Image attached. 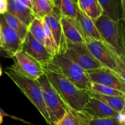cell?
Segmentation results:
<instances>
[{"instance_id":"obj_18","label":"cell","mask_w":125,"mask_h":125,"mask_svg":"<svg viewBox=\"0 0 125 125\" xmlns=\"http://www.w3.org/2000/svg\"><path fill=\"white\" fill-rule=\"evenodd\" d=\"M76 20L78 21L80 26L84 37H88L93 40L107 43L99 32L94 21L83 13L80 9L78 10Z\"/></svg>"},{"instance_id":"obj_26","label":"cell","mask_w":125,"mask_h":125,"mask_svg":"<svg viewBox=\"0 0 125 125\" xmlns=\"http://www.w3.org/2000/svg\"><path fill=\"white\" fill-rule=\"evenodd\" d=\"M44 28H45V42H44V46L46 51L49 54L52 56H55L57 54V48L56 44L55 43L52 35L51 34V31L48 27L47 26L45 23L44 22Z\"/></svg>"},{"instance_id":"obj_10","label":"cell","mask_w":125,"mask_h":125,"mask_svg":"<svg viewBox=\"0 0 125 125\" xmlns=\"http://www.w3.org/2000/svg\"><path fill=\"white\" fill-rule=\"evenodd\" d=\"M88 78L92 83L100 84L125 92V82L115 72L106 67L85 71Z\"/></svg>"},{"instance_id":"obj_4","label":"cell","mask_w":125,"mask_h":125,"mask_svg":"<svg viewBox=\"0 0 125 125\" xmlns=\"http://www.w3.org/2000/svg\"><path fill=\"white\" fill-rule=\"evenodd\" d=\"M37 81L42 91L43 98L50 123L51 125H55L63 117L67 105L54 89L44 73Z\"/></svg>"},{"instance_id":"obj_20","label":"cell","mask_w":125,"mask_h":125,"mask_svg":"<svg viewBox=\"0 0 125 125\" xmlns=\"http://www.w3.org/2000/svg\"><path fill=\"white\" fill-rule=\"evenodd\" d=\"M31 10L35 18H43L56 9L54 0H31Z\"/></svg>"},{"instance_id":"obj_12","label":"cell","mask_w":125,"mask_h":125,"mask_svg":"<svg viewBox=\"0 0 125 125\" xmlns=\"http://www.w3.org/2000/svg\"><path fill=\"white\" fill-rule=\"evenodd\" d=\"M61 18V13L56 7L51 14L43 18V20L50 29L56 43L57 48V54L64 53L67 47V40L62 31Z\"/></svg>"},{"instance_id":"obj_28","label":"cell","mask_w":125,"mask_h":125,"mask_svg":"<svg viewBox=\"0 0 125 125\" xmlns=\"http://www.w3.org/2000/svg\"><path fill=\"white\" fill-rule=\"evenodd\" d=\"M7 0H0V14L7 12Z\"/></svg>"},{"instance_id":"obj_34","label":"cell","mask_w":125,"mask_h":125,"mask_svg":"<svg viewBox=\"0 0 125 125\" xmlns=\"http://www.w3.org/2000/svg\"><path fill=\"white\" fill-rule=\"evenodd\" d=\"M122 1H123V2H125V0H122Z\"/></svg>"},{"instance_id":"obj_25","label":"cell","mask_w":125,"mask_h":125,"mask_svg":"<svg viewBox=\"0 0 125 125\" xmlns=\"http://www.w3.org/2000/svg\"><path fill=\"white\" fill-rule=\"evenodd\" d=\"M90 91L102 95H109V96H125V92L96 83H92Z\"/></svg>"},{"instance_id":"obj_7","label":"cell","mask_w":125,"mask_h":125,"mask_svg":"<svg viewBox=\"0 0 125 125\" xmlns=\"http://www.w3.org/2000/svg\"><path fill=\"white\" fill-rule=\"evenodd\" d=\"M62 54L72 59L85 71L104 67L94 57L85 43H74L67 40L66 50Z\"/></svg>"},{"instance_id":"obj_1","label":"cell","mask_w":125,"mask_h":125,"mask_svg":"<svg viewBox=\"0 0 125 125\" xmlns=\"http://www.w3.org/2000/svg\"><path fill=\"white\" fill-rule=\"evenodd\" d=\"M42 69L50 84L63 102L73 109L83 111L90 97L87 91L79 89L70 81L52 62L43 67Z\"/></svg>"},{"instance_id":"obj_13","label":"cell","mask_w":125,"mask_h":125,"mask_svg":"<svg viewBox=\"0 0 125 125\" xmlns=\"http://www.w3.org/2000/svg\"><path fill=\"white\" fill-rule=\"evenodd\" d=\"M83 111L89 114L93 118H119L121 115L104 103L90 96Z\"/></svg>"},{"instance_id":"obj_30","label":"cell","mask_w":125,"mask_h":125,"mask_svg":"<svg viewBox=\"0 0 125 125\" xmlns=\"http://www.w3.org/2000/svg\"><path fill=\"white\" fill-rule=\"evenodd\" d=\"M3 117H4V112L0 109V125L2 124L3 122Z\"/></svg>"},{"instance_id":"obj_15","label":"cell","mask_w":125,"mask_h":125,"mask_svg":"<svg viewBox=\"0 0 125 125\" xmlns=\"http://www.w3.org/2000/svg\"><path fill=\"white\" fill-rule=\"evenodd\" d=\"M103 9V15L114 21L125 20V2L122 0H98Z\"/></svg>"},{"instance_id":"obj_11","label":"cell","mask_w":125,"mask_h":125,"mask_svg":"<svg viewBox=\"0 0 125 125\" xmlns=\"http://www.w3.org/2000/svg\"><path fill=\"white\" fill-rule=\"evenodd\" d=\"M21 51L34 59L42 67L48 65L53 58L43 45L36 40L29 31L23 41Z\"/></svg>"},{"instance_id":"obj_22","label":"cell","mask_w":125,"mask_h":125,"mask_svg":"<svg viewBox=\"0 0 125 125\" xmlns=\"http://www.w3.org/2000/svg\"><path fill=\"white\" fill-rule=\"evenodd\" d=\"M56 9L62 17L75 19L79 8L74 0H54Z\"/></svg>"},{"instance_id":"obj_3","label":"cell","mask_w":125,"mask_h":125,"mask_svg":"<svg viewBox=\"0 0 125 125\" xmlns=\"http://www.w3.org/2000/svg\"><path fill=\"white\" fill-rule=\"evenodd\" d=\"M4 72L37 109L48 125H51L48 114L44 103L42 91L37 81L23 76L9 67L6 68Z\"/></svg>"},{"instance_id":"obj_17","label":"cell","mask_w":125,"mask_h":125,"mask_svg":"<svg viewBox=\"0 0 125 125\" xmlns=\"http://www.w3.org/2000/svg\"><path fill=\"white\" fill-rule=\"evenodd\" d=\"M92 117L84 111H76L67 106L65 113L55 125H90Z\"/></svg>"},{"instance_id":"obj_21","label":"cell","mask_w":125,"mask_h":125,"mask_svg":"<svg viewBox=\"0 0 125 125\" xmlns=\"http://www.w3.org/2000/svg\"><path fill=\"white\" fill-rule=\"evenodd\" d=\"M78 4L79 9L94 21L103 13L98 0H78Z\"/></svg>"},{"instance_id":"obj_9","label":"cell","mask_w":125,"mask_h":125,"mask_svg":"<svg viewBox=\"0 0 125 125\" xmlns=\"http://www.w3.org/2000/svg\"><path fill=\"white\" fill-rule=\"evenodd\" d=\"M0 54L1 56L12 58L15 54L21 50L23 40L15 31L10 28L0 14Z\"/></svg>"},{"instance_id":"obj_29","label":"cell","mask_w":125,"mask_h":125,"mask_svg":"<svg viewBox=\"0 0 125 125\" xmlns=\"http://www.w3.org/2000/svg\"><path fill=\"white\" fill-rule=\"evenodd\" d=\"M19 1H21L23 4H24L25 6H26L27 7H28L29 8H30L31 9V0H19Z\"/></svg>"},{"instance_id":"obj_19","label":"cell","mask_w":125,"mask_h":125,"mask_svg":"<svg viewBox=\"0 0 125 125\" xmlns=\"http://www.w3.org/2000/svg\"><path fill=\"white\" fill-rule=\"evenodd\" d=\"M87 93L89 96L97 99L99 101L104 103L111 108L115 110L119 114L125 112V96H109L97 94L90 90L87 91Z\"/></svg>"},{"instance_id":"obj_16","label":"cell","mask_w":125,"mask_h":125,"mask_svg":"<svg viewBox=\"0 0 125 125\" xmlns=\"http://www.w3.org/2000/svg\"><path fill=\"white\" fill-rule=\"evenodd\" d=\"M7 12L29 27L35 18L32 10L19 0H7Z\"/></svg>"},{"instance_id":"obj_2","label":"cell","mask_w":125,"mask_h":125,"mask_svg":"<svg viewBox=\"0 0 125 125\" xmlns=\"http://www.w3.org/2000/svg\"><path fill=\"white\" fill-rule=\"evenodd\" d=\"M94 23L104 41L115 50L120 59L125 61V20L114 21L102 15Z\"/></svg>"},{"instance_id":"obj_14","label":"cell","mask_w":125,"mask_h":125,"mask_svg":"<svg viewBox=\"0 0 125 125\" xmlns=\"http://www.w3.org/2000/svg\"><path fill=\"white\" fill-rule=\"evenodd\" d=\"M61 23L63 35L67 41L72 43H84V37L78 21L61 16Z\"/></svg>"},{"instance_id":"obj_27","label":"cell","mask_w":125,"mask_h":125,"mask_svg":"<svg viewBox=\"0 0 125 125\" xmlns=\"http://www.w3.org/2000/svg\"><path fill=\"white\" fill-rule=\"evenodd\" d=\"M90 125H125V123L118 118H93Z\"/></svg>"},{"instance_id":"obj_8","label":"cell","mask_w":125,"mask_h":125,"mask_svg":"<svg viewBox=\"0 0 125 125\" xmlns=\"http://www.w3.org/2000/svg\"><path fill=\"white\" fill-rule=\"evenodd\" d=\"M12 59L14 63L9 67L23 76L37 80L43 74L39 62L23 51H18Z\"/></svg>"},{"instance_id":"obj_32","label":"cell","mask_w":125,"mask_h":125,"mask_svg":"<svg viewBox=\"0 0 125 125\" xmlns=\"http://www.w3.org/2000/svg\"><path fill=\"white\" fill-rule=\"evenodd\" d=\"M0 38H1V26H0Z\"/></svg>"},{"instance_id":"obj_23","label":"cell","mask_w":125,"mask_h":125,"mask_svg":"<svg viewBox=\"0 0 125 125\" xmlns=\"http://www.w3.org/2000/svg\"><path fill=\"white\" fill-rule=\"evenodd\" d=\"M1 15L6 24L10 28L15 31L19 35L20 39L23 41L28 34V27L20 20L9 12H6L1 14Z\"/></svg>"},{"instance_id":"obj_5","label":"cell","mask_w":125,"mask_h":125,"mask_svg":"<svg viewBox=\"0 0 125 125\" xmlns=\"http://www.w3.org/2000/svg\"><path fill=\"white\" fill-rule=\"evenodd\" d=\"M51 62L67 79L78 88L86 91L90 90L92 83L85 71L72 59L61 54L54 56Z\"/></svg>"},{"instance_id":"obj_31","label":"cell","mask_w":125,"mask_h":125,"mask_svg":"<svg viewBox=\"0 0 125 125\" xmlns=\"http://www.w3.org/2000/svg\"><path fill=\"white\" fill-rule=\"evenodd\" d=\"M1 74H2V70H1V67H0V76H1Z\"/></svg>"},{"instance_id":"obj_33","label":"cell","mask_w":125,"mask_h":125,"mask_svg":"<svg viewBox=\"0 0 125 125\" xmlns=\"http://www.w3.org/2000/svg\"><path fill=\"white\" fill-rule=\"evenodd\" d=\"M74 1H76V2H78V0H74Z\"/></svg>"},{"instance_id":"obj_6","label":"cell","mask_w":125,"mask_h":125,"mask_svg":"<svg viewBox=\"0 0 125 125\" xmlns=\"http://www.w3.org/2000/svg\"><path fill=\"white\" fill-rule=\"evenodd\" d=\"M84 43L94 57L106 68L117 73L118 63L123 61L107 43L84 37ZM125 62V61H124Z\"/></svg>"},{"instance_id":"obj_24","label":"cell","mask_w":125,"mask_h":125,"mask_svg":"<svg viewBox=\"0 0 125 125\" xmlns=\"http://www.w3.org/2000/svg\"><path fill=\"white\" fill-rule=\"evenodd\" d=\"M28 31L36 40L40 42L44 46L45 33L43 19L39 18H34L28 27Z\"/></svg>"}]
</instances>
